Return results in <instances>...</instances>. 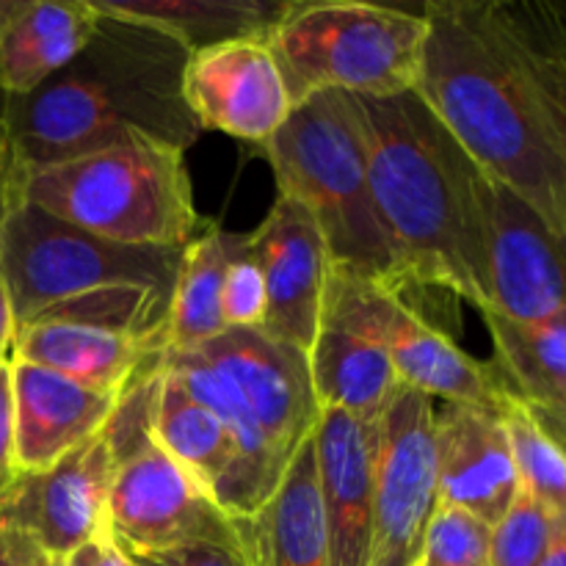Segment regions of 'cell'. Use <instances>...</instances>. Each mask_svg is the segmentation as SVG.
Wrapping results in <instances>:
<instances>
[{"label":"cell","mask_w":566,"mask_h":566,"mask_svg":"<svg viewBox=\"0 0 566 566\" xmlns=\"http://www.w3.org/2000/svg\"><path fill=\"white\" fill-rule=\"evenodd\" d=\"M97 14L88 44L59 75L22 97L0 94L20 177L125 144L186 153L205 133L186 99L191 50L155 25Z\"/></svg>","instance_id":"6da1fadb"},{"label":"cell","mask_w":566,"mask_h":566,"mask_svg":"<svg viewBox=\"0 0 566 566\" xmlns=\"http://www.w3.org/2000/svg\"><path fill=\"white\" fill-rule=\"evenodd\" d=\"M348 99L407 285L490 310V177L415 92Z\"/></svg>","instance_id":"7a4b0ae2"},{"label":"cell","mask_w":566,"mask_h":566,"mask_svg":"<svg viewBox=\"0 0 566 566\" xmlns=\"http://www.w3.org/2000/svg\"><path fill=\"white\" fill-rule=\"evenodd\" d=\"M423 17L429 36L415 94L490 180L566 232V166L490 3H429Z\"/></svg>","instance_id":"3957f363"},{"label":"cell","mask_w":566,"mask_h":566,"mask_svg":"<svg viewBox=\"0 0 566 566\" xmlns=\"http://www.w3.org/2000/svg\"><path fill=\"white\" fill-rule=\"evenodd\" d=\"M164 368L235 440L238 479L227 514L249 517L269 501L324 412L307 354L263 329H227L193 352H166Z\"/></svg>","instance_id":"277c9868"},{"label":"cell","mask_w":566,"mask_h":566,"mask_svg":"<svg viewBox=\"0 0 566 566\" xmlns=\"http://www.w3.org/2000/svg\"><path fill=\"white\" fill-rule=\"evenodd\" d=\"M260 149L274 169L280 197H291L313 216L332 271L396 293L407 287L403 265L376 210L348 94L307 97Z\"/></svg>","instance_id":"5b68a950"},{"label":"cell","mask_w":566,"mask_h":566,"mask_svg":"<svg viewBox=\"0 0 566 566\" xmlns=\"http://www.w3.org/2000/svg\"><path fill=\"white\" fill-rule=\"evenodd\" d=\"M20 199L127 247L182 249L202 232L182 149L125 144L20 177Z\"/></svg>","instance_id":"8992f818"},{"label":"cell","mask_w":566,"mask_h":566,"mask_svg":"<svg viewBox=\"0 0 566 566\" xmlns=\"http://www.w3.org/2000/svg\"><path fill=\"white\" fill-rule=\"evenodd\" d=\"M429 22L374 3H293L265 36L293 108L321 92L396 97L415 92Z\"/></svg>","instance_id":"52a82bcc"},{"label":"cell","mask_w":566,"mask_h":566,"mask_svg":"<svg viewBox=\"0 0 566 566\" xmlns=\"http://www.w3.org/2000/svg\"><path fill=\"white\" fill-rule=\"evenodd\" d=\"M182 249L127 247L17 202L0 232V276L11 298L14 332L48 310L99 291L138 287L169 298Z\"/></svg>","instance_id":"ba28073f"},{"label":"cell","mask_w":566,"mask_h":566,"mask_svg":"<svg viewBox=\"0 0 566 566\" xmlns=\"http://www.w3.org/2000/svg\"><path fill=\"white\" fill-rule=\"evenodd\" d=\"M321 321L340 324L379 343L398 381L431 401L440 398L442 403L501 412L503 398L509 396L495 365L470 357L390 287L329 271Z\"/></svg>","instance_id":"9c48e42d"},{"label":"cell","mask_w":566,"mask_h":566,"mask_svg":"<svg viewBox=\"0 0 566 566\" xmlns=\"http://www.w3.org/2000/svg\"><path fill=\"white\" fill-rule=\"evenodd\" d=\"M108 534L125 556L197 542H238L230 514L153 437L116 462Z\"/></svg>","instance_id":"30bf717a"},{"label":"cell","mask_w":566,"mask_h":566,"mask_svg":"<svg viewBox=\"0 0 566 566\" xmlns=\"http://www.w3.org/2000/svg\"><path fill=\"white\" fill-rule=\"evenodd\" d=\"M434 409L423 392L401 387L376 423V517L370 566H418L440 506Z\"/></svg>","instance_id":"8fae6325"},{"label":"cell","mask_w":566,"mask_h":566,"mask_svg":"<svg viewBox=\"0 0 566 566\" xmlns=\"http://www.w3.org/2000/svg\"><path fill=\"white\" fill-rule=\"evenodd\" d=\"M116 451L99 431L53 468L20 473L0 503V523L31 536L50 558H66L77 547L108 534V495Z\"/></svg>","instance_id":"7c38bea8"},{"label":"cell","mask_w":566,"mask_h":566,"mask_svg":"<svg viewBox=\"0 0 566 566\" xmlns=\"http://www.w3.org/2000/svg\"><path fill=\"white\" fill-rule=\"evenodd\" d=\"M566 310V232L517 191L490 188V310L503 318L545 321Z\"/></svg>","instance_id":"4fadbf2b"},{"label":"cell","mask_w":566,"mask_h":566,"mask_svg":"<svg viewBox=\"0 0 566 566\" xmlns=\"http://www.w3.org/2000/svg\"><path fill=\"white\" fill-rule=\"evenodd\" d=\"M186 99L202 130L263 147L293 114V99L265 39H235L191 53Z\"/></svg>","instance_id":"5bb4252c"},{"label":"cell","mask_w":566,"mask_h":566,"mask_svg":"<svg viewBox=\"0 0 566 566\" xmlns=\"http://www.w3.org/2000/svg\"><path fill=\"white\" fill-rule=\"evenodd\" d=\"M249 238L263 269L269 298L260 329L307 354L318 335L326 280L332 271L326 243L313 216L291 197H276L263 224L249 232Z\"/></svg>","instance_id":"9a60e30c"},{"label":"cell","mask_w":566,"mask_h":566,"mask_svg":"<svg viewBox=\"0 0 566 566\" xmlns=\"http://www.w3.org/2000/svg\"><path fill=\"white\" fill-rule=\"evenodd\" d=\"M434 457L440 506L462 509L486 525H495L523 490L501 412L440 403L434 409Z\"/></svg>","instance_id":"2e32d148"},{"label":"cell","mask_w":566,"mask_h":566,"mask_svg":"<svg viewBox=\"0 0 566 566\" xmlns=\"http://www.w3.org/2000/svg\"><path fill=\"white\" fill-rule=\"evenodd\" d=\"M332 566H370L376 517V426L324 409L313 434Z\"/></svg>","instance_id":"e0dca14e"},{"label":"cell","mask_w":566,"mask_h":566,"mask_svg":"<svg viewBox=\"0 0 566 566\" xmlns=\"http://www.w3.org/2000/svg\"><path fill=\"white\" fill-rule=\"evenodd\" d=\"M9 368L20 473L53 468L66 453L97 437L125 396L92 390L55 370L20 359H9Z\"/></svg>","instance_id":"ac0fdd59"},{"label":"cell","mask_w":566,"mask_h":566,"mask_svg":"<svg viewBox=\"0 0 566 566\" xmlns=\"http://www.w3.org/2000/svg\"><path fill=\"white\" fill-rule=\"evenodd\" d=\"M164 357V348L144 337L77 321H33L17 329L11 343V359L116 396L160 368Z\"/></svg>","instance_id":"d6986e66"},{"label":"cell","mask_w":566,"mask_h":566,"mask_svg":"<svg viewBox=\"0 0 566 566\" xmlns=\"http://www.w3.org/2000/svg\"><path fill=\"white\" fill-rule=\"evenodd\" d=\"M232 525L247 566H332L313 437L293 457L269 501Z\"/></svg>","instance_id":"ffe728a7"},{"label":"cell","mask_w":566,"mask_h":566,"mask_svg":"<svg viewBox=\"0 0 566 566\" xmlns=\"http://www.w3.org/2000/svg\"><path fill=\"white\" fill-rule=\"evenodd\" d=\"M481 315L503 385L566 446V310L531 324L497 313Z\"/></svg>","instance_id":"44dd1931"},{"label":"cell","mask_w":566,"mask_h":566,"mask_svg":"<svg viewBox=\"0 0 566 566\" xmlns=\"http://www.w3.org/2000/svg\"><path fill=\"white\" fill-rule=\"evenodd\" d=\"M99 14L88 0H25L0 39V94L22 97L88 44Z\"/></svg>","instance_id":"7402d4cb"},{"label":"cell","mask_w":566,"mask_h":566,"mask_svg":"<svg viewBox=\"0 0 566 566\" xmlns=\"http://www.w3.org/2000/svg\"><path fill=\"white\" fill-rule=\"evenodd\" d=\"M307 363L321 409H343L370 426L403 387L379 343L332 321H321Z\"/></svg>","instance_id":"603a6c76"},{"label":"cell","mask_w":566,"mask_h":566,"mask_svg":"<svg viewBox=\"0 0 566 566\" xmlns=\"http://www.w3.org/2000/svg\"><path fill=\"white\" fill-rule=\"evenodd\" d=\"M153 440L193 475L224 509L238 479V446L227 426L199 403L175 374L160 370L153 415Z\"/></svg>","instance_id":"cb8c5ba5"},{"label":"cell","mask_w":566,"mask_h":566,"mask_svg":"<svg viewBox=\"0 0 566 566\" xmlns=\"http://www.w3.org/2000/svg\"><path fill=\"white\" fill-rule=\"evenodd\" d=\"M566 166V11L553 3H490Z\"/></svg>","instance_id":"d4e9b609"},{"label":"cell","mask_w":566,"mask_h":566,"mask_svg":"<svg viewBox=\"0 0 566 566\" xmlns=\"http://www.w3.org/2000/svg\"><path fill=\"white\" fill-rule=\"evenodd\" d=\"M97 11L171 33L191 53L235 39H265L291 0H88Z\"/></svg>","instance_id":"484cf974"},{"label":"cell","mask_w":566,"mask_h":566,"mask_svg":"<svg viewBox=\"0 0 566 566\" xmlns=\"http://www.w3.org/2000/svg\"><path fill=\"white\" fill-rule=\"evenodd\" d=\"M230 232L208 224L182 254L166 321V352H193L227 332L224 274Z\"/></svg>","instance_id":"4316f807"},{"label":"cell","mask_w":566,"mask_h":566,"mask_svg":"<svg viewBox=\"0 0 566 566\" xmlns=\"http://www.w3.org/2000/svg\"><path fill=\"white\" fill-rule=\"evenodd\" d=\"M501 420L512 448L520 486L556 517H566V446L509 392L501 403Z\"/></svg>","instance_id":"83f0119b"},{"label":"cell","mask_w":566,"mask_h":566,"mask_svg":"<svg viewBox=\"0 0 566 566\" xmlns=\"http://www.w3.org/2000/svg\"><path fill=\"white\" fill-rule=\"evenodd\" d=\"M558 520L534 495L520 490L509 512L492 525V566H539Z\"/></svg>","instance_id":"f1b7e54d"},{"label":"cell","mask_w":566,"mask_h":566,"mask_svg":"<svg viewBox=\"0 0 566 566\" xmlns=\"http://www.w3.org/2000/svg\"><path fill=\"white\" fill-rule=\"evenodd\" d=\"M418 566H492V525L453 506H437Z\"/></svg>","instance_id":"f546056e"},{"label":"cell","mask_w":566,"mask_h":566,"mask_svg":"<svg viewBox=\"0 0 566 566\" xmlns=\"http://www.w3.org/2000/svg\"><path fill=\"white\" fill-rule=\"evenodd\" d=\"M221 307H224L227 329H260L265 321V307H269L265 280L249 232H243V235L230 232V241H227Z\"/></svg>","instance_id":"4dcf8cb0"},{"label":"cell","mask_w":566,"mask_h":566,"mask_svg":"<svg viewBox=\"0 0 566 566\" xmlns=\"http://www.w3.org/2000/svg\"><path fill=\"white\" fill-rule=\"evenodd\" d=\"M133 566H247L238 542H197L164 553L127 556Z\"/></svg>","instance_id":"1f68e13d"},{"label":"cell","mask_w":566,"mask_h":566,"mask_svg":"<svg viewBox=\"0 0 566 566\" xmlns=\"http://www.w3.org/2000/svg\"><path fill=\"white\" fill-rule=\"evenodd\" d=\"M20 468H17V440H14V398H11V368L0 365V503L14 486Z\"/></svg>","instance_id":"d6a6232c"},{"label":"cell","mask_w":566,"mask_h":566,"mask_svg":"<svg viewBox=\"0 0 566 566\" xmlns=\"http://www.w3.org/2000/svg\"><path fill=\"white\" fill-rule=\"evenodd\" d=\"M53 558L20 531L0 523V566H50Z\"/></svg>","instance_id":"836d02e7"},{"label":"cell","mask_w":566,"mask_h":566,"mask_svg":"<svg viewBox=\"0 0 566 566\" xmlns=\"http://www.w3.org/2000/svg\"><path fill=\"white\" fill-rule=\"evenodd\" d=\"M17 202H20V175H17L9 133H6L3 97H0V232H3L6 219H9L11 208H14Z\"/></svg>","instance_id":"e575fe53"},{"label":"cell","mask_w":566,"mask_h":566,"mask_svg":"<svg viewBox=\"0 0 566 566\" xmlns=\"http://www.w3.org/2000/svg\"><path fill=\"white\" fill-rule=\"evenodd\" d=\"M61 564L64 566H133L130 558L125 556V551H122L111 536H103V539H94L88 542V545L77 547L75 553L61 558Z\"/></svg>","instance_id":"d590c367"},{"label":"cell","mask_w":566,"mask_h":566,"mask_svg":"<svg viewBox=\"0 0 566 566\" xmlns=\"http://www.w3.org/2000/svg\"><path fill=\"white\" fill-rule=\"evenodd\" d=\"M11 343H14V313H11V298L6 291V282L0 276V365L11 359Z\"/></svg>","instance_id":"8d00e7d4"},{"label":"cell","mask_w":566,"mask_h":566,"mask_svg":"<svg viewBox=\"0 0 566 566\" xmlns=\"http://www.w3.org/2000/svg\"><path fill=\"white\" fill-rule=\"evenodd\" d=\"M539 566H566V517L558 520L556 536H553L551 547H547Z\"/></svg>","instance_id":"74e56055"},{"label":"cell","mask_w":566,"mask_h":566,"mask_svg":"<svg viewBox=\"0 0 566 566\" xmlns=\"http://www.w3.org/2000/svg\"><path fill=\"white\" fill-rule=\"evenodd\" d=\"M22 6H25V0H0V39H3L6 28L11 25V20L20 14Z\"/></svg>","instance_id":"f35d334b"},{"label":"cell","mask_w":566,"mask_h":566,"mask_svg":"<svg viewBox=\"0 0 566 566\" xmlns=\"http://www.w3.org/2000/svg\"><path fill=\"white\" fill-rule=\"evenodd\" d=\"M50 566H64V564H61V558H53V564Z\"/></svg>","instance_id":"ab89813d"}]
</instances>
